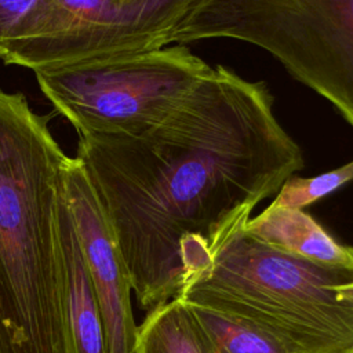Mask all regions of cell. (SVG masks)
<instances>
[{"label": "cell", "mask_w": 353, "mask_h": 353, "mask_svg": "<svg viewBox=\"0 0 353 353\" xmlns=\"http://www.w3.org/2000/svg\"><path fill=\"white\" fill-rule=\"evenodd\" d=\"M197 0H32L1 61L34 73L145 54L175 43Z\"/></svg>", "instance_id": "cell-6"}, {"label": "cell", "mask_w": 353, "mask_h": 353, "mask_svg": "<svg viewBox=\"0 0 353 353\" xmlns=\"http://www.w3.org/2000/svg\"><path fill=\"white\" fill-rule=\"evenodd\" d=\"M211 68L175 44L34 74L79 135H138L160 123Z\"/></svg>", "instance_id": "cell-5"}, {"label": "cell", "mask_w": 353, "mask_h": 353, "mask_svg": "<svg viewBox=\"0 0 353 353\" xmlns=\"http://www.w3.org/2000/svg\"><path fill=\"white\" fill-rule=\"evenodd\" d=\"M0 353H28L15 310L0 285Z\"/></svg>", "instance_id": "cell-13"}, {"label": "cell", "mask_w": 353, "mask_h": 353, "mask_svg": "<svg viewBox=\"0 0 353 353\" xmlns=\"http://www.w3.org/2000/svg\"><path fill=\"white\" fill-rule=\"evenodd\" d=\"M65 196L97 296L106 353H139L131 284L113 230L77 157L65 172Z\"/></svg>", "instance_id": "cell-7"}, {"label": "cell", "mask_w": 353, "mask_h": 353, "mask_svg": "<svg viewBox=\"0 0 353 353\" xmlns=\"http://www.w3.org/2000/svg\"><path fill=\"white\" fill-rule=\"evenodd\" d=\"M205 39L263 48L353 128V0H197L175 44Z\"/></svg>", "instance_id": "cell-4"}, {"label": "cell", "mask_w": 353, "mask_h": 353, "mask_svg": "<svg viewBox=\"0 0 353 353\" xmlns=\"http://www.w3.org/2000/svg\"><path fill=\"white\" fill-rule=\"evenodd\" d=\"M176 298L241 319L302 353L353 350V270L285 255L244 229Z\"/></svg>", "instance_id": "cell-3"}, {"label": "cell", "mask_w": 353, "mask_h": 353, "mask_svg": "<svg viewBox=\"0 0 353 353\" xmlns=\"http://www.w3.org/2000/svg\"><path fill=\"white\" fill-rule=\"evenodd\" d=\"M69 160L25 95L0 88V285L28 353H73L61 226Z\"/></svg>", "instance_id": "cell-2"}, {"label": "cell", "mask_w": 353, "mask_h": 353, "mask_svg": "<svg viewBox=\"0 0 353 353\" xmlns=\"http://www.w3.org/2000/svg\"><path fill=\"white\" fill-rule=\"evenodd\" d=\"M350 181H353V160L316 176L292 175L283 183L269 205L273 208L303 210Z\"/></svg>", "instance_id": "cell-12"}, {"label": "cell", "mask_w": 353, "mask_h": 353, "mask_svg": "<svg viewBox=\"0 0 353 353\" xmlns=\"http://www.w3.org/2000/svg\"><path fill=\"white\" fill-rule=\"evenodd\" d=\"M139 353H204L189 312L179 298L149 310L138 325Z\"/></svg>", "instance_id": "cell-11"}, {"label": "cell", "mask_w": 353, "mask_h": 353, "mask_svg": "<svg viewBox=\"0 0 353 353\" xmlns=\"http://www.w3.org/2000/svg\"><path fill=\"white\" fill-rule=\"evenodd\" d=\"M185 305L204 353H302L241 319L194 303Z\"/></svg>", "instance_id": "cell-10"}, {"label": "cell", "mask_w": 353, "mask_h": 353, "mask_svg": "<svg viewBox=\"0 0 353 353\" xmlns=\"http://www.w3.org/2000/svg\"><path fill=\"white\" fill-rule=\"evenodd\" d=\"M95 190L142 309L176 298L305 167L263 81L218 65L138 135H79Z\"/></svg>", "instance_id": "cell-1"}, {"label": "cell", "mask_w": 353, "mask_h": 353, "mask_svg": "<svg viewBox=\"0 0 353 353\" xmlns=\"http://www.w3.org/2000/svg\"><path fill=\"white\" fill-rule=\"evenodd\" d=\"M30 7V0H0V59L15 40Z\"/></svg>", "instance_id": "cell-14"}, {"label": "cell", "mask_w": 353, "mask_h": 353, "mask_svg": "<svg viewBox=\"0 0 353 353\" xmlns=\"http://www.w3.org/2000/svg\"><path fill=\"white\" fill-rule=\"evenodd\" d=\"M342 353H353V350H347V352H342Z\"/></svg>", "instance_id": "cell-15"}, {"label": "cell", "mask_w": 353, "mask_h": 353, "mask_svg": "<svg viewBox=\"0 0 353 353\" xmlns=\"http://www.w3.org/2000/svg\"><path fill=\"white\" fill-rule=\"evenodd\" d=\"M245 233L285 255L312 263L353 270V247L338 243L310 214L268 205L250 218Z\"/></svg>", "instance_id": "cell-8"}, {"label": "cell", "mask_w": 353, "mask_h": 353, "mask_svg": "<svg viewBox=\"0 0 353 353\" xmlns=\"http://www.w3.org/2000/svg\"><path fill=\"white\" fill-rule=\"evenodd\" d=\"M63 251L68 270V316L73 353H106L97 296L83 258L66 196L61 211Z\"/></svg>", "instance_id": "cell-9"}]
</instances>
